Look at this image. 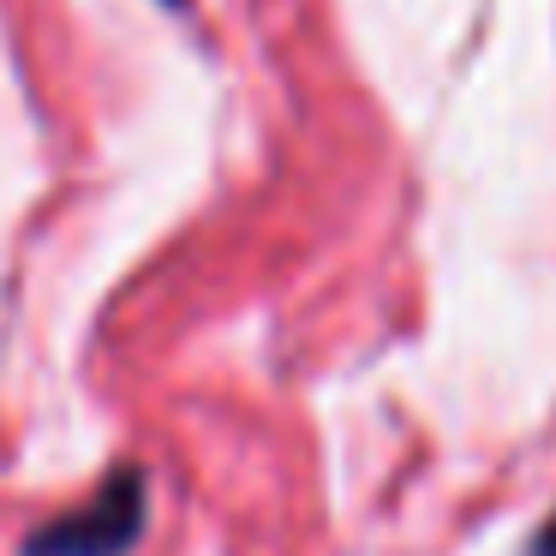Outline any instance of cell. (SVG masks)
Masks as SVG:
<instances>
[{"instance_id": "1", "label": "cell", "mask_w": 556, "mask_h": 556, "mask_svg": "<svg viewBox=\"0 0 556 556\" xmlns=\"http://www.w3.org/2000/svg\"><path fill=\"white\" fill-rule=\"evenodd\" d=\"M150 532V472L121 460L78 508L37 520L18 539V556H132Z\"/></svg>"}, {"instance_id": "2", "label": "cell", "mask_w": 556, "mask_h": 556, "mask_svg": "<svg viewBox=\"0 0 556 556\" xmlns=\"http://www.w3.org/2000/svg\"><path fill=\"white\" fill-rule=\"evenodd\" d=\"M520 556H556V508L539 520V532H532V539L520 544Z\"/></svg>"}]
</instances>
